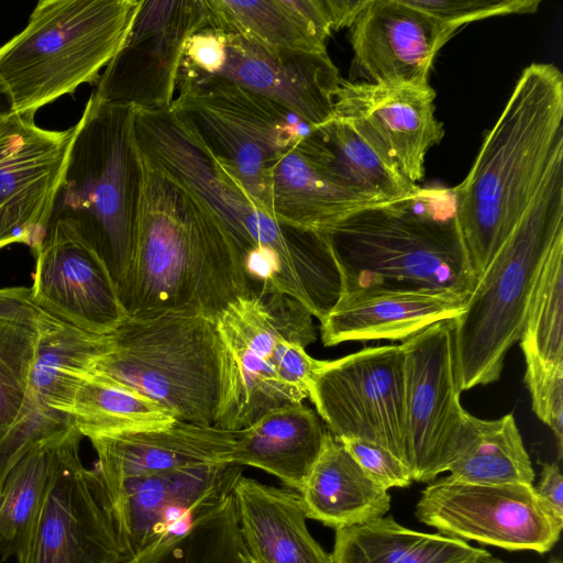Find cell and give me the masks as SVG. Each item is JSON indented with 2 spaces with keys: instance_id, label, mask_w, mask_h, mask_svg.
<instances>
[{
  "instance_id": "obj_1",
  "label": "cell",
  "mask_w": 563,
  "mask_h": 563,
  "mask_svg": "<svg viewBox=\"0 0 563 563\" xmlns=\"http://www.w3.org/2000/svg\"><path fill=\"white\" fill-rule=\"evenodd\" d=\"M141 155L133 255L118 292L128 318L188 312L212 320L249 288L218 217Z\"/></svg>"
},
{
  "instance_id": "obj_2",
  "label": "cell",
  "mask_w": 563,
  "mask_h": 563,
  "mask_svg": "<svg viewBox=\"0 0 563 563\" xmlns=\"http://www.w3.org/2000/svg\"><path fill=\"white\" fill-rule=\"evenodd\" d=\"M563 159V75L550 63L520 74L464 180L455 219L477 278Z\"/></svg>"
},
{
  "instance_id": "obj_3",
  "label": "cell",
  "mask_w": 563,
  "mask_h": 563,
  "mask_svg": "<svg viewBox=\"0 0 563 563\" xmlns=\"http://www.w3.org/2000/svg\"><path fill=\"white\" fill-rule=\"evenodd\" d=\"M342 291L386 287L467 298L476 277L455 219L453 187H419L363 208L327 233Z\"/></svg>"
},
{
  "instance_id": "obj_4",
  "label": "cell",
  "mask_w": 563,
  "mask_h": 563,
  "mask_svg": "<svg viewBox=\"0 0 563 563\" xmlns=\"http://www.w3.org/2000/svg\"><path fill=\"white\" fill-rule=\"evenodd\" d=\"M134 118L133 107L104 102L91 93L75 125L48 223L69 230L91 247L118 290L133 255L141 191Z\"/></svg>"
},
{
  "instance_id": "obj_5",
  "label": "cell",
  "mask_w": 563,
  "mask_h": 563,
  "mask_svg": "<svg viewBox=\"0 0 563 563\" xmlns=\"http://www.w3.org/2000/svg\"><path fill=\"white\" fill-rule=\"evenodd\" d=\"M562 234L563 159L554 165L454 318L463 391L500 378L508 351L520 340L543 262Z\"/></svg>"
},
{
  "instance_id": "obj_6",
  "label": "cell",
  "mask_w": 563,
  "mask_h": 563,
  "mask_svg": "<svg viewBox=\"0 0 563 563\" xmlns=\"http://www.w3.org/2000/svg\"><path fill=\"white\" fill-rule=\"evenodd\" d=\"M225 369L216 321L188 312L128 318L87 369L156 401L176 420L214 426Z\"/></svg>"
},
{
  "instance_id": "obj_7",
  "label": "cell",
  "mask_w": 563,
  "mask_h": 563,
  "mask_svg": "<svg viewBox=\"0 0 563 563\" xmlns=\"http://www.w3.org/2000/svg\"><path fill=\"white\" fill-rule=\"evenodd\" d=\"M142 0H40L25 27L0 46V78L15 112L98 81L123 43Z\"/></svg>"
},
{
  "instance_id": "obj_8",
  "label": "cell",
  "mask_w": 563,
  "mask_h": 563,
  "mask_svg": "<svg viewBox=\"0 0 563 563\" xmlns=\"http://www.w3.org/2000/svg\"><path fill=\"white\" fill-rule=\"evenodd\" d=\"M170 108L178 112L235 178L256 207L271 216L274 164L313 129L275 102L220 76L180 69Z\"/></svg>"
},
{
  "instance_id": "obj_9",
  "label": "cell",
  "mask_w": 563,
  "mask_h": 563,
  "mask_svg": "<svg viewBox=\"0 0 563 563\" xmlns=\"http://www.w3.org/2000/svg\"><path fill=\"white\" fill-rule=\"evenodd\" d=\"M311 312L278 291L239 297L217 318L225 350L224 388L216 427L239 431L274 409L306 399L275 375L277 343L296 340L308 346L317 340Z\"/></svg>"
},
{
  "instance_id": "obj_10",
  "label": "cell",
  "mask_w": 563,
  "mask_h": 563,
  "mask_svg": "<svg viewBox=\"0 0 563 563\" xmlns=\"http://www.w3.org/2000/svg\"><path fill=\"white\" fill-rule=\"evenodd\" d=\"M140 153L180 181L218 217L243 262L256 247L275 243L282 224L261 211L184 118L168 109H135Z\"/></svg>"
},
{
  "instance_id": "obj_11",
  "label": "cell",
  "mask_w": 563,
  "mask_h": 563,
  "mask_svg": "<svg viewBox=\"0 0 563 563\" xmlns=\"http://www.w3.org/2000/svg\"><path fill=\"white\" fill-rule=\"evenodd\" d=\"M404 353L406 465L412 481L448 472L459 451L466 410L454 319L435 322L400 343Z\"/></svg>"
},
{
  "instance_id": "obj_12",
  "label": "cell",
  "mask_w": 563,
  "mask_h": 563,
  "mask_svg": "<svg viewBox=\"0 0 563 563\" xmlns=\"http://www.w3.org/2000/svg\"><path fill=\"white\" fill-rule=\"evenodd\" d=\"M71 427L58 440L24 563H124L104 487L79 455Z\"/></svg>"
},
{
  "instance_id": "obj_13",
  "label": "cell",
  "mask_w": 563,
  "mask_h": 563,
  "mask_svg": "<svg viewBox=\"0 0 563 563\" xmlns=\"http://www.w3.org/2000/svg\"><path fill=\"white\" fill-rule=\"evenodd\" d=\"M308 398L334 438L375 442L406 464L400 344L369 346L338 360L323 361Z\"/></svg>"
},
{
  "instance_id": "obj_14",
  "label": "cell",
  "mask_w": 563,
  "mask_h": 563,
  "mask_svg": "<svg viewBox=\"0 0 563 563\" xmlns=\"http://www.w3.org/2000/svg\"><path fill=\"white\" fill-rule=\"evenodd\" d=\"M415 516L444 536L540 554L554 547L562 531L540 503L533 485L474 484L450 475L421 492Z\"/></svg>"
},
{
  "instance_id": "obj_15",
  "label": "cell",
  "mask_w": 563,
  "mask_h": 563,
  "mask_svg": "<svg viewBox=\"0 0 563 563\" xmlns=\"http://www.w3.org/2000/svg\"><path fill=\"white\" fill-rule=\"evenodd\" d=\"M242 466L218 464L126 479L104 488L129 558L174 545L233 492Z\"/></svg>"
},
{
  "instance_id": "obj_16",
  "label": "cell",
  "mask_w": 563,
  "mask_h": 563,
  "mask_svg": "<svg viewBox=\"0 0 563 563\" xmlns=\"http://www.w3.org/2000/svg\"><path fill=\"white\" fill-rule=\"evenodd\" d=\"M205 27L203 0H142L92 95L135 109H168L177 89L184 44Z\"/></svg>"
},
{
  "instance_id": "obj_17",
  "label": "cell",
  "mask_w": 563,
  "mask_h": 563,
  "mask_svg": "<svg viewBox=\"0 0 563 563\" xmlns=\"http://www.w3.org/2000/svg\"><path fill=\"white\" fill-rule=\"evenodd\" d=\"M74 131L42 129L27 113L0 118V249H41Z\"/></svg>"
},
{
  "instance_id": "obj_18",
  "label": "cell",
  "mask_w": 563,
  "mask_h": 563,
  "mask_svg": "<svg viewBox=\"0 0 563 563\" xmlns=\"http://www.w3.org/2000/svg\"><path fill=\"white\" fill-rule=\"evenodd\" d=\"M428 85L341 80L333 117L353 126L395 170L413 184L424 177L428 151L444 136Z\"/></svg>"
},
{
  "instance_id": "obj_19",
  "label": "cell",
  "mask_w": 563,
  "mask_h": 563,
  "mask_svg": "<svg viewBox=\"0 0 563 563\" xmlns=\"http://www.w3.org/2000/svg\"><path fill=\"white\" fill-rule=\"evenodd\" d=\"M110 347L99 335L58 322L40 333L22 410L0 441V494L11 468L34 445L74 427L67 415L82 371Z\"/></svg>"
},
{
  "instance_id": "obj_20",
  "label": "cell",
  "mask_w": 563,
  "mask_h": 563,
  "mask_svg": "<svg viewBox=\"0 0 563 563\" xmlns=\"http://www.w3.org/2000/svg\"><path fill=\"white\" fill-rule=\"evenodd\" d=\"M35 256L31 299L56 320L107 335L126 319L117 286L101 258L59 225L47 229Z\"/></svg>"
},
{
  "instance_id": "obj_21",
  "label": "cell",
  "mask_w": 563,
  "mask_h": 563,
  "mask_svg": "<svg viewBox=\"0 0 563 563\" xmlns=\"http://www.w3.org/2000/svg\"><path fill=\"white\" fill-rule=\"evenodd\" d=\"M222 34L224 53L216 76L275 102L313 130L333 117L342 79L328 53L269 48Z\"/></svg>"
},
{
  "instance_id": "obj_22",
  "label": "cell",
  "mask_w": 563,
  "mask_h": 563,
  "mask_svg": "<svg viewBox=\"0 0 563 563\" xmlns=\"http://www.w3.org/2000/svg\"><path fill=\"white\" fill-rule=\"evenodd\" d=\"M454 33L406 0H367L350 26L353 67L366 82L428 85Z\"/></svg>"
},
{
  "instance_id": "obj_23",
  "label": "cell",
  "mask_w": 563,
  "mask_h": 563,
  "mask_svg": "<svg viewBox=\"0 0 563 563\" xmlns=\"http://www.w3.org/2000/svg\"><path fill=\"white\" fill-rule=\"evenodd\" d=\"M269 199L275 221L316 233H327L352 213L384 202L340 173L317 129L274 164Z\"/></svg>"
},
{
  "instance_id": "obj_24",
  "label": "cell",
  "mask_w": 563,
  "mask_h": 563,
  "mask_svg": "<svg viewBox=\"0 0 563 563\" xmlns=\"http://www.w3.org/2000/svg\"><path fill=\"white\" fill-rule=\"evenodd\" d=\"M104 488L126 479L180 468L233 464L240 430L175 420L151 430L89 439Z\"/></svg>"
},
{
  "instance_id": "obj_25",
  "label": "cell",
  "mask_w": 563,
  "mask_h": 563,
  "mask_svg": "<svg viewBox=\"0 0 563 563\" xmlns=\"http://www.w3.org/2000/svg\"><path fill=\"white\" fill-rule=\"evenodd\" d=\"M465 298L446 291L372 287L342 291L320 322L324 346L343 342L405 341L461 314Z\"/></svg>"
},
{
  "instance_id": "obj_26",
  "label": "cell",
  "mask_w": 563,
  "mask_h": 563,
  "mask_svg": "<svg viewBox=\"0 0 563 563\" xmlns=\"http://www.w3.org/2000/svg\"><path fill=\"white\" fill-rule=\"evenodd\" d=\"M232 498L239 530L252 563H333L310 534L300 494L245 477Z\"/></svg>"
},
{
  "instance_id": "obj_27",
  "label": "cell",
  "mask_w": 563,
  "mask_h": 563,
  "mask_svg": "<svg viewBox=\"0 0 563 563\" xmlns=\"http://www.w3.org/2000/svg\"><path fill=\"white\" fill-rule=\"evenodd\" d=\"M207 27L265 47L328 53L334 31L328 0H203Z\"/></svg>"
},
{
  "instance_id": "obj_28",
  "label": "cell",
  "mask_w": 563,
  "mask_h": 563,
  "mask_svg": "<svg viewBox=\"0 0 563 563\" xmlns=\"http://www.w3.org/2000/svg\"><path fill=\"white\" fill-rule=\"evenodd\" d=\"M325 435L316 410L303 402L287 405L240 430L232 463L260 468L299 493L322 451Z\"/></svg>"
},
{
  "instance_id": "obj_29",
  "label": "cell",
  "mask_w": 563,
  "mask_h": 563,
  "mask_svg": "<svg viewBox=\"0 0 563 563\" xmlns=\"http://www.w3.org/2000/svg\"><path fill=\"white\" fill-rule=\"evenodd\" d=\"M299 494L307 518L335 530L384 517L391 500L388 490L374 483L328 430Z\"/></svg>"
},
{
  "instance_id": "obj_30",
  "label": "cell",
  "mask_w": 563,
  "mask_h": 563,
  "mask_svg": "<svg viewBox=\"0 0 563 563\" xmlns=\"http://www.w3.org/2000/svg\"><path fill=\"white\" fill-rule=\"evenodd\" d=\"M492 555L440 532H419L391 516L335 530L333 563H476Z\"/></svg>"
},
{
  "instance_id": "obj_31",
  "label": "cell",
  "mask_w": 563,
  "mask_h": 563,
  "mask_svg": "<svg viewBox=\"0 0 563 563\" xmlns=\"http://www.w3.org/2000/svg\"><path fill=\"white\" fill-rule=\"evenodd\" d=\"M448 472L474 484L533 485L534 472L512 413L485 420L466 411L459 451Z\"/></svg>"
},
{
  "instance_id": "obj_32",
  "label": "cell",
  "mask_w": 563,
  "mask_h": 563,
  "mask_svg": "<svg viewBox=\"0 0 563 563\" xmlns=\"http://www.w3.org/2000/svg\"><path fill=\"white\" fill-rule=\"evenodd\" d=\"M67 413L88 439L157 429L176 420L170 411L148 397L96 377L87 369L79 374Z\"/></svg>"
},
{
  "instance_id": "obj_33",
  "label": "cell",
  "mask_w": 563,
  "mask_h": 563,
  "mask_svg": "<svg viewBox=\"0 0 563 563\" xmlns=\"http://www.w3.org/2000/svg\"><path fill=\"white\" fill-rule=\"evenodd\" d=\"M65 432L29 450L11 468L3 483L0 506V558L3 561L9 558H15L19 563L25 561L51 474L55 448Z\"/></svg>"
},
{
  "instance_id": "obj_34",
  "label": "cell",
  "mask_w": 563,
  "mask_h": 563,
  "mask_svg": "<svg viewBox=\"0 0 563 563\" xmlns=\"http://www.w3.org/2000/svg\"><path fill=\"white\" fill-rule=\"evenodd\" d=\"M340 173L357 188L384 202L415 194L420 186L391 168L347 122L332 117L317 128Z\"/></svg>"
},
{
  "instance_id": "obj_35",
  "label": "cell",
  "mask_w": 563,
  "mask_h": 563,
  "mask_svg": "<svg viewBox=\"0 0 563 563\" xmlns=\"http://www.w3.org/2000/svg\"><path fill=\"white\" fill-rule=\"evenodd\" d=\"M519 341L522 352L547 363H563V234L543 262Z\"/></svg>"
},
{
  "instance_id": "obj_36",
  "label": "cell",
  "mask_w": 563,
  "mask_h": 563,
  "mask_svg": "<svg viewBox=\"0 0 563 563\" xmlns=\"http://www.w3.org/2000/svg\"><path fill=\"white\" fill-rule=\"evenodd\" d=\"M246 555L231 495L203 514L157 563H242Z\"/></svg>"
},
{
  "instance_id": "obj_37",
  "label": "cell",
  "mask_w": 563,
  "mask_h": 563,
  "mask_svg": "<svg viewBox=\"0 0 563 563\" xmlns=\"http://www.w3.org/2000/svg\"><path fill=\"white\" fill-rule=\"evenodd\" d=\"M41 331L26 323L0 319V441L24 405Z\"/></svg>"
},
{
  "instance_id": "obj_38",
  "label": "cell",
  "mask_w": 563,
  "mask_h": 563,
  "mask_svg": "<svg viewBox=\"0 0 563 563\" xmlns=\"http://www.w3.org/2000/svg\"><path fill=\"white\" fill-rule=\"evenodd\" d=\"M525 383L537 417L554 433L559 459L563 452V363L552 364L523 352Z\"/></svg>"
},
{
  "instance_id": "obj_39",
  "label": "cell",
  "mask_w": 563,
  "mask_h": 563,
  "mask_svg": "<svg viewBox=\"0 0 563 563\" xmlns=\"http://www.w3.org/2000/svg\"><path fill=\"white\" fill-rule=\"evenodd\" d=\"M430 14L454 34L463 25L493 16L538 11L540 0H406Z\"/></svg>"
},
{
  "instance_id": "obj_40",
  "label": "cell",
  "mask_w": 563,
  "mask_h": 563,
  "mask_svg": "<svg viewBox=\"0 0 563 563\" xmlns=\"http://www.w3.org/2000/svg\"><path fill=\"white\" fill-rule=\"evenodd\" d=\"M336 439V438H335ZM363 472L385 489L408 487L411 474L408 466L388 449L360 438L336 439Z\"/></svg>"
},
{
  "instance_id": "obj_41",
  "label": "cell",
  "mask_w": 563,
  "mask_h": 563,
  "mask_svg": "<svg viewBox=\"0 0 563 563\" xmlns=\"http://www.w3.org/2000/svg\"><path fill=\"white\" fill-rule=\"evenodd\" d=\"M0 319L26 323L41 330L60 322L33 303L27 287L0 288Z\"/></svg>"
},
{
  "instance_id": "obj_42",
  "label": "cell",
  "mask_w": 563,
  "mask_h": 563,
  "mask_svg": "<svg viewBox=\"0 0 563 563\" xmlns=\"http://www.w3.org/2000/svg\"><path fill=\"white\" fill-rule=\"evenodd\" d=\"M534 490L553 521L563 528V476L558 462L542 463L540 481Z\"/></svg>"
},
{
  "instance_id": "obj_43",
  "label": "cell",
  "mask_w": 563,
  "mask_h": 563,
  "mask_svg": "<svg viewBox=\"0 0 563 563\" xmlns=\"http://www.w3.org/2000/svg\"><path fill=\"white\" fill-rule=\"evenodd\" d=\"M15 112L12 95L5 84L0 78V118Z\"/></svg>"
},
{
  "instance_id": "obj_44",
  "label": "cell",
  "mask_w": 563,
  "mask_h": 563,
  "mask_svg": "<svg viewBox=\"0 0 563 563\" xmlns=\"http://www.w3.org/2000/svg\"><path fill=\"white\" fill-rule=\"evenodd\" d=\"M124 563H156V556L153 553H143L135 558H130Z\"/></svg>"
},
{
  "instance_id": "obj_45",
  "label": "cell",
  "mask_w": 563,
  "mask_h": 563,
  "mask_svg": "<svg viewBox=\"0 0 563 563\" xmlns=\"http://www.w3.org/2000/svg\"><path fill=\"white\" fill-rule=\"evenodd\" d=\"M476 563H505L503 562L501 560L497 559V558H494L492 555L476 562Z\"/></svg>"
},
{
  "instance_id": "obj_46",
  "label": "cell",
  "mask_w": 563,
  "mask_h": 563,
  "mask_svg": "<svg viewBox=\"0 0 563 563\" xmlns=\"http://www.w3.org/2000/svg\"><path fill=\"white\" fill-rule=\"evenodd\" d=\"M242 563H252V562L250 561L249 556L246 555Z\"/></svg>"
},
{
  "instance_id": "obj_47",
  "label": "cell",
  "mask_w": 563,
  "mask_h": 563,
  "mask_svg": "<svg viewBox=\"0 0 563 563\" xmlns=\"http://www.w3.org/2000/svg\"><path fill=\"white\" fill-rule=\"evenodd\" d=\"M549 563H561V561H559V560H552V561H550Z\"/></svg>"
},
{
  "instance_id": "obj_48",
  "label": "cell",
  "mask_w": 563,
  "mask_h": 563,
  "mask_svg": "<svg viewBox=\"0 0 563 563\" xmlns=\"http://www.w3.org/2000/svg\"><path fill=\"white\" fill-rule=\"evenodd\" d=\"M1 503H2V496H1V494H0V506H1Z\"/></svg>"
}]
</instances>
